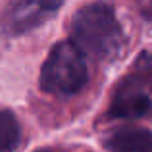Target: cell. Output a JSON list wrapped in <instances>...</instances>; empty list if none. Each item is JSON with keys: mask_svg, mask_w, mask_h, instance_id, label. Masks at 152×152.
<instances>
[{"mask_svg": "<svg viewBox=\"0 0 152 152\" xmlns=\"http://www.w3.org/2000/svg\"><path fill=\"white\" fill-rule=\"evenodd\" d=\"M71 42L83 54L112 60L123 45V29L114 10L104 2L79 8L71 19Z\"/></svg>", "mask_w": 152, "mask_h": 152, "instance_id": "1", "label": "cell"}, {"mask_svg": "<svg viewBox=\"0 0 152 152\" xmlns=\"http://www.w3.org/2000/svg\"><path fill=\"white\" fill-rule=\"evenodd\" d=\"M89 79L85 54L71 41L58 42L50 50L41 69V89L56 96H71Z\"/></svg>", "mask_w": 152, "mask_h": 152, "instance_id": "2", "label": "cell"}, {"mask_svg": "<svg viewBox=\"0 0 152 152\" xmlns=\"http://www.w3.org/2000/svg\"><path fill=\"white\" fill-rule=\"evenodd\" d=\"M64 0H10L4 12V23L15 35L39 27L50 18Z\"/></svg>", "mask_w": 152, "mask_h": 152, "instance_id": "3", "label": "cell"}, {"mask_svg": "<svg viewBox=\"0 0 152 152\" xmlns=\"http://www.w3.org/2000/svg\"><path fill=\"white\" fill-rule=\"evenodd\" d=\"M150 108V96L137 79H127L115 91L110 104V115L119 119L141 118Z\"/></svg>", "mask_w": 152, "mask_h": 152, "instance_id": "4", "label": "cell"}, {"mask_svg": "<svg viewBox=\"0 0 152 152\" xmlns=\"http://www.w3.org/2000/svg\"><path fill=\"white\" fill-rule=\"evenodd\" d=\"M104 145L110 152H152V131L145 127H121Z\"/></svg>", "mask_w": 152, "mask_h": 152, "instance_id": "5", "label": "cell"}, {"mask_svg": "<svg viewBox=\"0 0 152 152\" xmlns=\"http://www.w3.org/2000/svg\"><path fill=\"white\" fill-rule=\"evenodd\" d=\"M21 145V127L10 110H0V152H15Z\"/></svg>", "mask_w": 152, "mask_h": 152, "instance_id": "6", "label": "cell"}, {"mask_svg": "<svg viewBox=\"0 0 152 152\" xmlns=\"http://www.w3.org/2000/svg\"><path fill=\"white\" fill-rule=\"evenodd\" d=\"M37 152H56V150H48V148H42V150H37Z\"/></svg>", "mask_w": 152, "mask_h": 152, "instance_id": "7", "label": "cell"}]
</instances>
